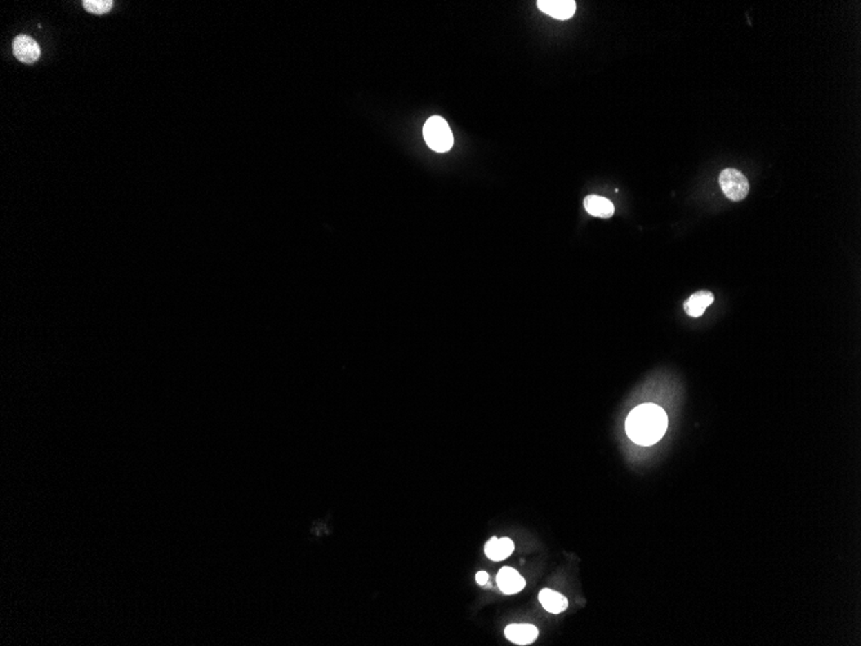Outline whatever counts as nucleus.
Here are the masks:
<instances>
[{
    "mask_svg": "<svg viewBox=\"0 0 861 646\" xmlns=\"http://www.w3.org/2000/svg\"><path fill=\"white\" fill-rule=\"evenodd\" d=\"M720 186L724 195L731 202L744 200L749 193V182L743 173L734 168L724 169L720 175Z\"/></svg>",
    "mask_w": 861,
    "mask_h": 646,
    "instance_id": "3",
    "label": "nucleus"
},
{
    "mask_svg": "<svg viewBox=\"0 0 861 646\" xmlns=\"http://www.w3.org/2000/svg\"><path fill=\"white\" fill-rule=\"evenodd\" d=\"M584 208L589 215L600 218H610L615 212V206L608 199L598 195H588L584 199Z\"/></svg>",
    "mask_w": 861,
    "mask_h": 646,
    "instance_id": "11",
    "label": "nucleus"
},
{
    "mask_svg": "<svg viewBox=\"0 0 861 646\" xmlns=\"http://www.w3.org/2000/svg\"><path fill=\"white\" fill-rule=\"evenodd\" d=\"M539 631L534 625L521 623V625H509L504 629V636L511 643L517 645H530L538 638Z\"/></svg>",
    "mask_w": 861,
    "mask_h": 646,
    "instance_id": "7",
    "label": "nucleus"
},
{
    "mask_svg": "<svg viewBox=\"0 0 861 646\" xmlns=\"http://www.w3.org/2000/svg\"><path fill=\"white\" fill-rule=\"evenodd\" d=\"M538 8L556 20H568L575 14L574 0H539Z\"/></svg>",
    "mask_w": 861,
    "mask_h": 646,
    "instance_id": "5",
    "label": "nucleus"
},
{
    "mask_svg": "<svg viewBox=\"0 0 861 646\" xmlns=\"http://www.w3.org/2000/svg\"><path fill=\"white\" fill-rule=\"evenodd\" d=\"M668 429L666 411L655 404L638 405L626 417V431L628 438L642 447L654 445L660 440Z\"/></svg>",
    "mask_w": 861,
    "mask_h": 646,
    "instance_id": "1",
    "label": "nucleus"
},
{
    "mask_svg": "<svg viewBox=\"0 0 861 646\" xmlns=\"http://www.w3.org/2000/svg\"><path fill=\"white\" fill-rule=\"evenodd\" d=\"M114 1L111 0H84L83 1V7L86 10H88L89 13L93 14H105L112 8Z\"/></svg>",
    "mask_w": 861,
    "mask_h": 646,
    "instance_id": "12",
    "label": "nucleus"
},
{
    "mask_svg": "<svg viewBox=\"0 0 861 646\" xmlns=\"http://www.w3.org/2000/svg\"><path fill=\"white\" fill-rule=\"evenodd\" d=\"M39 44L29 35H19L13 40V55L23 63H34L40 57Z\"/></svg>",
    "mask_w": 861,
    "mask_h": 646,
    "instance_id": "4",
    "label": "nucleus"
},
{
    "mask_svg": "<svg viewBox=\"0 0 861 646\" xmlns=\"http://www.w3.org/2000/svg\"><path fill=\"white\" fill-rule=\"evenodd\" d=\"M513 549H515L513 540L509 538L498 539L497 537H493L485 546V554L493 561H503L512 555Z\"/></svg>",
    "mask_w": 861,
    "mask_h": 646,
    "instance_id": "10",
    "label": "nucleus"
},
{
    "mask_svg": "<svg viewBox=\"0 0 861 646\" xmlns=\"http://www.w3.org/2000/svg\"><path fill=\"white\" fill-rule=\"evenodd\" d=\"M497 582H498L500 591L506 595L519 594L526 586L525 579L521 577L519 571L509 567L500 569Z\"/></svg>",
    "mask_w": 861,
    "mask_h": 646,
    "instance_id": "6",
    "label": "nucleus"
},
{
    "mask_svg": "<svg viewBox=\"0 0 861 646\" xmlns=\"http://www.w3.org/2000/svg\"><path fill=\"white\" fill-rule=\"evenodd\" d=\"M488 579H489V574H488L486 571H479V573L476 574V582H477L479 585H481V586L486 585V583H488Z\"/></svg>",
    "mask_w": 861,
    "mask_h": 646,
    "instance_id": "13",
    "label": "nucleus"
},
{
    "mask_svg": "<svg viewBox=\"0 0 861 646\" xmlns=\"http://www.w3.org/2000/svg\"><path fill=\"white\" fill-rule=\"evenodd\" d=\"M423 137L430 148L436 153H448L454 145V137L448 121L441 117H432L423 127Z\"/></svg>",
    "mask_w": 861,
    "mask_h": 646,
    "instance_id": "2",
    "label": "nucleus"
},
{
    "mask_svg": "<svg viewBox=\"0 0 861 646\" xmlns=\"http://www.w3.org/2000/svg\"><path fill=\"white\" fill-rule=\"evenodd\" d=\"M539 601L542 607L552 614H560L565 611L568 607V598L561 595L560 592H556L549 588H544L539 592Z\"/></svg>",
    "mask_w": 861,
    "mask_h": 646,
    "instance_id": "9",
    "label": "nucleus"
},
{
    "mask_svg": "<svg viewBox=\"0 0 861 646\" xmlns=\"http://www.w3.org/2000/svg\"><path fill=\"white\" fill-rule=\"evenodd\" d=\"M713 301H715L713 293L705 292V291L696 292L686 301L684 309L689 316L700 317L705 313V310L713 304Z\"/></svg>",
    "mask_w": 861,
    "mask_h": 646,
    "instance_id": "8",
    "label": "nucleus"
}]
</instances>
